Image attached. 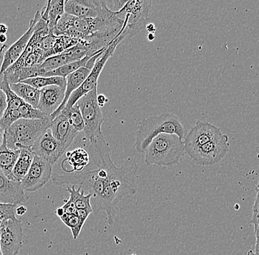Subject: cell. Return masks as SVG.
<instances>
[{"label":"cell","instance_id":"6da1fadb","mask_svg":"<svg viewBox=\"0 0 259 255\" xmlns=\"http://www.w3.org/2000/svg\"><path fill=\"white\" fill-rule=\"evenodd\" d=\"M137 166L136 160L134 158H128L122 166L119 167L116 174L108 180L100 178L97 175L95 169L90 170L84 169L81 172L54 174L52 176V180L57 185H78L85 193L87 192V194H90L92 196L91 206L92 209L98 202L105 188L111 186L113 182L128 175L137 168Z\"/></svg>","mask_w":259,"mask_h":255},{"label":"cell","instance_id":"7a4b0ae2","mask_svg":"<svg viewBox=\"0 0 259 255\" xmlns=\"http://www.w3.org/2000/svg\"><path fill=\"white\" fill-rule=\"evenodd\" d=\"M161 134H175L184 140L185 128L179 118L172 113H163L146 118L139 124L134 147L139 153L145 152L152 140Z\"/></svg>","mask_w":259,"mask_h":255},{"label":"cell","instance_id":"3957f363","mask_svg":"<svg viewBox=\"0 0 259 255\" xmlns=\"http://www.w3.org/2000/svg\"><path fill=\"white\" fill-rule=\"evenodd\" d=\"M145 152L148 166H174L185 155L184 141L175 134H161L152 140Z\"/></svg>","mask_w":259,"mask_h":255},{"label":"cell","instance_id":"277c9868","mask_svg":"<svg viewBox=\"0 0 259 255\" xmlns=\"http://www.w3.org/2000/svg\"><path fill=\"white\" fill-rule=\"evenodd\" d=\"M151 6V1L131 0L127 1L119 11L115 12L116 17L124 20L122 28L118 36L121 44L131 41L145 28Z\"/></svg>","mask_w":259,"mask_h":255},{"label":"cell","instance_id":"5b68a950","mask_svg":"<svg viewBox=\"0 0 259 255\" xmlns=\"http://www.w3.org/2000/svg\"><path fill=\"white\" fill-rule=\"evenodd\" d=\"M51 116L43 119H20L5 131L6 145L10 149L16 150V146L31 148L35 142L51 123Z\"/></svg>","mask_w":259,"mask_h":255},{"label":"cell","instance_id":"8992f818","mask_svg":"<svg viewBox=\"0 0 259 255\" xmlns=\"http://www.w3.org/2000/svg\"><path fill=\"white\" fill-rule=\"evenodd\" d=\"M97 88L80 98L76 104L78 106L84 122V135L89 141L101 133L104 122L101 109L97 103Z\"/></svg>","mask_w":259,"mask_h":255},{"label":"cell","instance_id":"52a82bcc","mask_svg":"<svg viewBox=\"0 0 259 255\" xmlns=\"http://www.w3.org/2000/svg\"><path fill=\"white\" fill-rule=\"evenodd\" d=\"M229 148V138L228 135L222 134L187 155L199 166H212L218 164L226 157Z\"/></svg>","mask_w":259,"mask_h":255},{"label":"cell","instance_id":"ba28073f","mask_svg":"<svg viewBox=\"0 0 259 255\" xmlns=\"http://www.w3.org/2000/svg\"><path fill=\"white\" fill-rule=\"evenodd\" d=\"M118 36L105 50L103 55L97 59L88 77L85 79V81L82 82V85L71 94L64 108L69 109V108H72L82 96L88 93L89 92L92 91L95 88H97L99 77H100V74H101L103 68L106 64L107 61H108L110 58L112 57L113 53H114V51L117 48V46L121 45V42L119 41Z\"/></svg>","mask_w":259,"mask_h":255},{"label":"cell","instance_id":"9c48e42d","mask_svg":"<svg viewBox=\"0 0 259 255\" xmlns=\"http://www.w3.org/2000/svg\"><path fill=\"white\" fill-rule=\"evenodd\" d=\"M22 240V220L15 218L5 221L0 231V249L3 255H18Z\"/></svg>","mask_w":259,"mask_h":255},{"label":"cell","instance_id":"30bf717a","mask_svg":"<svg viewBox=\"0 0 259 255\" xmlns=\"http://www.w3.org/2000/svg\"><path fill=\"white\" fill-rule=\"evenodd\" d=\"M53 167L48 161L35 156L28 172L20 182L24 191L34 192L43 188L52 178Z\"/></svg>","mask_w":259,"mask_h":255},{"label":"cell","instance_id":"8fae6325","mask_svg":"<svg viewBox=\"0 0 259 255\" xmlns=\"http://www.w3.org/2000/svg\"><path fill=\"white\" fill-rule=\"evenodd\" d=\"M222 134L220 129L213 124L203 121H197L184 138L185 154L215 139Z\"/></svg>","mask_w":259,"mask_h":255},{"label":"cell","instance_id":"7c38bea8","mask_svg":"<svg viewBox=\"0 0 259 255\" xmlns=\"http://www.w3.org/2000/svg\"><path fill=\"white\" fill-rule=\"evenodd\" d=\"M40 18V11L35 13V17L30 21L29 29L25 33L18 39L15 43H13L8 49H6V46H3L0 49V58H3V63L0 66V73H4L11 65L14 64L22 53H24L26 46H27L30 38H31L35 25Z\"/></svg>","mask_w":259,"mask_h":255},{"label":"cell","instance_id":"4fadbf2b","mask_svg":"<svg viewBox=\"0 0 259 255\" xmlns=\"http://www.w3.org/2000/svg\"><path fill=\"white\" fill-rule=\"evenodd\" d=\"M109 11L105 1L100 0H67L64 3L65 14L74 17L97 18L108 14Z\"/></svg>","mask_w":259,"mask_h":255},{"label":"cell","instance_id":"5bb4252c","mask_svg":"<svg viewBox=\"0 0 259 255\" xmlns=\"http://www.w3.org/2000/svg\"><path fill=\"white\" fill-rule=\"evenodd\" d=\"M31 149L35 156L45 160L53 166L65 153L61 145L53 137L50 128L41 134Z\"/></svg>","mask_w":259,"mask_h":255},{"label":"cell","instance_id":"9a60e30c","mask_svg":"<svg viewBox=\"0 0 259 255\" xmlns=\"http://www.w3.org/2000/svg\"><path fill=\"white\" fill-rule=\"evenodd\" d=\"M29 196L20 182L10 180L0 169V203L17 206L27 202Z\"/></svg>","mask_w":259,"mask_h":255},{"label":"cell","instance_id":"2e32d148","mask_svg":"<svg viewBox=\"0 0 259 255\" xmlns=\"http://www.w3.org/2000/svg\"><path fill=\"white\" fill-rule=\"evenodd\" d=\"M87 56H88L87 48L82 43L78 42L75 46L66 50L61 54L45 60L40 64V67L45 71V73H47V72H51L58 68L66 65V64L80 61Z\"/></svg>","mask_w":259,"mask_h":255},{"label":"cell","instance_id":"e0dca14e","mask_svg":"<svg viewBox=\"0 0 259 255\" xmlns=\"http://www.w3.org/2000/svg\"><path fill=\"white\" fill-rule=\"evenodd\" d=\"M49 128L64 151L72 145L74 138L79 133L70 125L63 112L60 113L51 121Z\"/></svg>","mask_w":259,"mask_h":255},{"label":"cell","instance_id":"ac0fdd59","mask_svg":"<svg viewBox=\"0 0 259 255\" xmlns=\"http://www.w3.org/2000/svg\"><path fill=\"white\" fill-rule=\"evenodd\" d=\"M66 88L50 85L40 89L38 109L47 116H51L60 108L65 97Z\"/></svg>","mask_w":259,"mask_h":255},{"label":"cell","instance_id":"d6986e66","mask_svg":"<svg viewBox=\"0 0 259 255\" xmlns=\"http://www.w3.org/2000/svg\"><path fill=\"white\" fill-rule=\"evenodd\" d=\"M91 71L92 70L89 69L88 68L82 67L77 69L75 72H72V74H69L66 77V86L64 101L60 108L51 116L52 119H55L64 110L69 96H71L73 92L76 91L82 85V82L85 81V79L90 74Z\"/></svg>","mask_w":259,"mask_h":255},{"label":"cell","instance_id":"ffe728a7","mask_svg":"<svg viewBox=\"0 0 259 255\" xmlns=\"http://www.w3.org/2000/svg\"><path fill=\"white\" fill-rule=\"evenodd\" d=\"M16 148V150L19 149V154L11 174L14 181L20 182L28 172L35 155L30 147L17 145Z\"/></svg>","mask_w":259,"mask_h":255},{"label":"cell","instance_id":"44dd1931","mask_svg":"<svg viewBox=\"0 0 259 255\" xmlns=\"http://www.w3.org/2000/svg\"><path fill=\"white\" fill-rule=\"evenodd\" d=\"M10 87L16 96L20 98L24 103L30 105L34 108H38L40 90L23 82L10 84Z\"/></svg>","mask_w":259,"mask_h":255},{"label":"cell","instance_id":"7402d4cb","mask_svg":"<svg viewBox=\"0 0 259 255\" xmlns=\"http://www.w3.org/2000/svg\"><path fill=\"white\" fill-rule=\"evenodd\" d=\"M19 154V149L12 150L7 147L6 135H5L3 144L0 146V169L7 176L8 178L11 180H13L12 174H11L12 170L17 161Z\"/></svg>","mask_w":259,"mask_h":255},{"label":"cell","instance_id":"603a6c76","mask_svg":"<svg viewBox=\"0 0 259 255\" xmlns=\"http://www.w3.org/2000/svg\"><path fill=\"white\" fill-rule=\"evenodd\" d=\"M64 162H67L69 166L73 167L72 170L68 173L81 172L89 164L90 158L87 150L77 148L67 153V158Z\"/></svg>","mask_w":259,"mask_h":255},{"label":"cell","instance_id":"cb8c5ba5","mask_svg":"<svg viewBox=\"0 0 259 255\" xmlns=\"http://www.w3.org/2000/svg\"><path fill=\"white\" fill-rule=\"evenodd\" d=\"M78 42V40L66 36V35L57 36L56 41L55 42L53 48L42 55L41 62L43 63L45 60L48 59L49 58L61 54L66 50L70 49V48L75 46Z\"/></svg>","mask_w":259,"mask_h":255},{"label":"cell","instance_id":"d4e9b609","mask_svg":"<svg viewBox=\"0 0 259 255\" xmlns=\"http://www.w3.org/2000/svg\"><path fill=\"white\" fill-rule=\"evenodd\" d=\"M66 190L70 194L69 201H72L77 210L92 211V206H91V197L92 196L90 194H85V192L81 190L80 187L76 189L75 186L74 185H72V187L68 186L66 188Z\"/></svg>","mask_w":259,"mask_h":255},{"label":"cell","instance_id":"484cf974","mask_svg":"<svg viewBox=\"0 0 259 255\" xmlns=\"http://www.w3.org/2000/svg\"><path fill=\"white\" fill-rule=\"evenodd\" d=\"M23 83L27 84L36 89H41L45 87L50 86V85H58L61 88H66V80L64 77H36L32 78L27 79L21 82Z\"/></svg>","mask_w":259,"mask_h":255},{"label":"cell","instance_id":"4316f807","mask_svg":"<svg viewBox=\"0 0 259 255\" xmlns=\"http://www.w3.org/2000/svg\"><path fill=\"white\" fill-rule=\"evenodd\" d=\"M92 57L87 56L82 60L75 62L71 63V64H66L61 66V67L58 68L55 70L51 71V72H47L43 77H61L66 78L69 74H72V72H75L77 69H80L82 67H85L87 62Z\"/></svg>","mask_w":259,"mask_h":255},{"label":"cell","instance_id":"83f0119b","mask_svg":"<svg viewBox=\"0 0 259 255\" xmlns=\"http://www.w3.org/2000/svg\"><path fill=\"white\" fill-rule=\"evenodd\" d=\"M64 0H51L49 6L48 20L50 31L56 28L58 21L65 14Z\"/></svg>","mask_w":259,"mask_h":255},{"label":"cell","instance_id":"f1b7e54d","mask_svg":"<svg viewBox=\"0 0 259 255\" xmlns=\"http://www.w3.org/2000/svg\"><path fill=\"white\" fill-rule=\"evenodd\" d=\"M0 90L4 92L7 96L8 107L6 110H17L23 103L11 90L9 82H8L4 73H0Z\"/></svg>","mask_w":259,"mask_h":255},{"label":"cell","instance_id":"f546056e","mask_svg":"<svg viewBox=\"0 0 259 255\" xmlns=\"http://www.w3.org/2000/svg\"><path fill=\"white\" fill-rule=\"evenodd\" d=\"M61 112L64 113L65 115H66L68 122H69L70 125L72 126L76 131L77 132L83 131V119H82L80 110H79L77 104L74 105L69 109L64 108Z\"/></svg>","mask_w":259,"mask_h":255},{"label":"cell","instance_id":"4dcf8cb0","mask_svg":"<svg viewBox=\"0 0 259 255\" xmlns=\"http://www.w3.org/2000/svg\"><path fill=\"white\" fill-rule=\"evenodd\" d=\"M21 119H43L50 116H47L46 114L38 110V108H34L27 103H22V105L18 108Z\"/></svg>","mask_w":259,"mask_h":255},{"label":"cell","instance_id":"1f68e13d","mask_svg":"<svg viewBox=\"0 0 259 255\" xmlns=\"http://www.w3.org/2000/svg\"><path fill=\"white\" fill-rule=\"evenodd\" d=\"M61 220L70 228L72 231L73 238L77 239L80 235L82 230V226L81 225L78 216L77 214H64L60 217Z\"/></svg>","mask_w":259,"mask_h":255},{"label":"cell","instance_id":"d6a6232c","mask_svg":"<svg viewBox=\"0 0 259 255\" xmlns=\"http://www.w3.org/2000/svg\"><path fill=\"white\" fill-rule=\"evenodd\" d=\"M255 198L254 201L253 208H252V216L250 224H253L254 234L255 236V252L258 254V185L255 187Z\"/></svg>","mask_w":259,"mask_h":255},{"label":"cell","instance_id":"836d02e7","mask_svg":"<svg viewBox=\"0 0 259 255\" xmlns=\"http://www.w3.org/2000/svg\"><path fill=\"white\" fill-rule=\"evenodd\" d=\"M20 114L17 110H6L0 119V127L6 131L14 122L20 119Z\"/></svg>","mask_w":259,"mask_h":255},{"label":"cell","instance_id":"e575fe53","mask_svg":"<svg viewBox=\"0 0 259 255\" xmlns=\"http://www.w3.org/2000/svg\"><path fill=\"white\" fill-rule=\"evenodd\" d=\"M16 208L14 205L0 203V219L6 221L15 219Z\"/></svg>","mask_w":259,"mask_h":255},{"label":"cell","instance_id":"d590c367","mask_svg":"<svg viewBox=\"0 0 259 255\" xmlns=\"http://www.w3.org/2000/svg\"><path fill=\"white\" fill-rule=\"evenodd\" d=\"M57 36L50 31L48 35L45 36L40 42V49L43 51V53H46L53 48L55 42L56 41Z\"/></svg>","mask_w":259,"mask_h":255},{"label":"cell","instance_id":"8d00e7d4","mask_svg":"<svg viewBox=\"0 0 259 255\" xmlns=\"http://www.w3.org/2000/svg\"><path fill=\"white\" fill-rule=\"evenodd\" d=\"M8 107L7 96L6 93L0 90V119L4 114Z\"/></svg>","mask_w":259,"mask_h":255},{"label":"cell","instance_id":"74e56055","mask_svg":"<svg viewBox=\"0 0 259 255\" xmlns=\"http://www.w3.org/2000/svg\"><path fill=\"white\" fill-rule=\"evenodd\" d=\"M63 209H64V214H77V210L74 205L73 204L72 201L68 200L67 202L62 206Z\"/></svg>","mask_w":259,"mask_h":255},{"label":"cell","instance_id":"f35d334b","mask_svg":"<svg viewBox=\"0 0 259 255\" xmlns=\"http://www.w3.org/2000/svg\"><path fill=\"white\" fill-rule=\"evenodd\" d=\"M97 101L100 108H102L104 107L105 105L108 103V99L104 94H100L97 95Z\"/></svg>","mask_w":259,"mask_h":255},{"label":"cell","instance_id":"ab89813d","mask_svg":"<svg viewBox=\"0 0 259 255\" xmlns=\"http://www.w3.org/2000/svg\"><path fill=\"white\" fill-rule=\"evenodd\" d=\"M26 212H27V208L25 207L22 206V205L20 206L16 207V214H17L18 216H23Z\"/></svg>","mask_w":259,"mask_h":255},{"label":"cell","instance_id":"60d3db41","mask_svg":"<svg viewBox=\"0 0 259 255\" xmlns=\"http://www.w3.org/2000/svg\"><path fill=\"white\" fill-rule=\"evenodd\" d=\"M146 30L148 32L149 34H155L156 32V28L155 26L153 23L147 24L145 27Z\"/></svg>","mask_w":259,"mask_h":255},{"label":"cell","instance_id":"b9f144b4","mask_svg":"<svg viewBox=\"0 0 259 255\" xmlns=\"http://www.w3.org/2000/svg\"><path fill=\"white\" fill-rule=\"evenodd\" d=\"M8 30V26L6 24H0V35H6Z\"/></svg>","mask_w":259,"mask_h":255},{"label":"cell","instance_id":"7bdbcfd3","mask_svg":"<svg viewBox=\"0 0 259 255\" xmlns=\"http://www.w3.org/2000/svg\"><path fill=\"white\" fill-rule=\"evenodd\" d=\"M5 130L0 127V146L3 144V140H4Z\"/></svg>","mask_w":259,"mask_h":255},{"label":"cell","instance_id":"ee69618b","mask_svg":"<svg viewBox=\"0 0 259 255\" xmlns=\"http://www.w3.org/2000/svg\"><path fill=\"white\" fill-rule=\"evenodd\" d=\"M56 214L58 217H61L64 214V209H63L62 207L61 208H58V209L56 211Z\"/></svg>","mask_w":259,"mask_h":255},{"label":"cell","instance_id":"f6af8a7d","mask_svg":"<svg viewBox=\"0 0 259 255\" xmlns=\"http://www.w3.org/2000/svg\"><path fill=\"white\" fill-rule=\"evenodd\" d=\"M8 37L6 35H0V43H4L7 41Z\"/></svg>","mask_w":259,"mask_h":255},{"label":"cell","instance_id":"bcb514c9","mask_svg":"<svg viewBox=\"0 0 259 255\" xmlns=\"http://www.w3.org/2000/svg\"><path fill=\"white\" fill-rule=\"evenodd\" d=\"M148 40L150 41H153L155 40V34H149Z\"/></svg>","mask_w":259,"mask_h":255},{"label":"cell","instance_id":"7dc6e473","mask_svg":"<svg viewBox=\"0 0 259 255\" xmlns=\"http://www.w3.org/2000/svg\"><path fill=\"white\" fill-rule=\"evenodd\" d=\"M247 255H258V254H257L255 252V251H249L248 253H247Z\"/></svg>","mask_w":259,"mask_h":255},{"label":"cell","instance_id":"c3c4849f","mask_svg":"<svg viewBox=\"0 0 259 255\" xmlns=\"http://www.w3.org/2000/svg\"><path fill=\"white\" fill-rule=\"evenodd\" d=\"M238 206H239V205H236H236H235V207H234L235 209H239V207H238Z\"/></svg>","mask_w":259,"mask_h":255},{"label":"cell","instance_id":"681fc988","mask_svg":"<svg viewBox=\"0 0 259 255\" xmlns=\"http://www.w3.org/2000/svg\"><path fill=\"white\" fill-rule=\"evenodd\" d=\"M0 255H3V253H2L1 249H0Z\"/></svg>","mask_w":259,"mask_h":255},{"label":"cell","instance_id":"f907efd6","mask_svg":"<svg viewBox=\"0 0 259 255\" xmlns=\"http://www.w3.org/2000/svg\"><path fill=\"white\" fill-rule=\"evenodd\" d=\"M132 255H137V254H132Z\"/></svg>","mask_w":259,"mask_h":255}]
</instances>
